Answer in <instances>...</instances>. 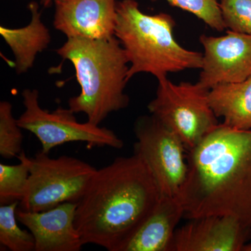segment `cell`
Here are the masks:
<instances>
[{
    "mask_svg": "<svg viewBox=\"0 0 251 251\" xmlns=\"http://www.w3.org/2000/svg\"><path fill=\"white\" fill-rule=\"evenodd\" d=\"M187 151L185 219L230 216L251 230V130L219 124Z\"/></svg>",
    "mask_w": 251,
    "mask_h": 251,
    "instance_id": "obj_1",
    "label": "cell"
},
{
    "mask_svg": "<svg viewBox=\"0 0 251 251\" xmlns=\"http://www.w3.org/2000/svg\"><path fill=\"white\" fill-rule=\"evenodd\" d=\"M161 198L140 155L117 158L97 170L77 202L75 225L82 243L122 251Z\"/></svg>",
    "mask_w": 251,
    "mask_h": 251,
    "instance_id": "obj_2",
    "label": "cell"
},
{
    "mask_svg": "<svg viewBox=\"0 0 251 251\" xmlns=\"http://www.w3.org/2000/svg\"><path fill=\"white\" fill-rule=\"evenodd\" d=\"M72 62L80 93L69 100V108L85 114L87 122L99 126L113 112L125 109L129 98L125 93L129 67L128 58L115 36L108 39L67 38L56 50Z\"/></svg>",
    "mask_w": 251,
    "mask_h": 251,
    "instance_id": "obj_3",
    "label": "cell"
},
{
    "mask_svg": "<svg viewBox=\"0 0 251 251\" xmlns=\"http://www.w3.org/2000/svg\"><path fill=\"white\" fill-rule=\"evenodd\" d=\"M115 36L130 64L128 80L145 73L157 80L170 73L201 69L202 52L189 50L175 39L176 23L171 15L145 14L135 0L117 1Z\"/></svg>",
    "mask_w": 251,
    "mask_h": 251,
    "instance_id": "obj_4",
    "label": "cell"
},
{
    "mask_svg": "<svg viewBox=\"0 0 251 251\" xmlns=\"http://www.w3.org/2000/svg\"><path fill=\"white\" fill-rule=\"evenodd\" d=\"M18 157L25 161L29 171L25 192L18 207L29 212L78 202L97 171L72 156L51 158L49 153L41 151L31 158L24 152Z\"/></svg>",
    "mask_w": 251,
    "mask_h": 251,
    "instance_id": "obj_5",
    "label": "cell"
},
{
    "mask_svg": "<svg viewBox=\"0 0 251 251\" xmlns=\"http://www.w3.org/2000/svg\"><path fill=\"white\" fill-rule=\"evenodd\" d=\"M209 89L197 82L175 84L158 80L156 97L149 103L151 115L176 133L187 151L219 125L209 103Z\"/></svg>",
    "mask_w": 251,
    "mask_h": 251,
    "instance_id": "obj_6",
    "label": "cell"
},
{
    "mask_svg": "<svg viewBox=\"0 0 251 251\" xmlns=\"http://www.w3.org/2000/svg\"><path fill=\"white\" fill-rule=\"evenodd\" d=\"M25 111L18 119L22 129L33 133L41 145V151L49 153L56 147L71 143H86L91 146L120 150L124 142L113 130L90 122H77L70 108L59 107L53 112L39 105V91L25 90L22 93Z\"/></svg>",
    "mask_w": 251,
    "mask_h": 251,
    "instance_id": "obj_7",
    "label": "cell"
},
{
    "mask_svg": "<svg viewBox=\"0 0 251 251\" xmlns=\"http://www.w3.org/2000/svg\"><path fill=\"white\" fill-rule=\"evenodd\" d=\"M134 132V153L150 168L161 196H179L188 171L187 150L179 137L151 115L139 117Z\"/></svg>",
    "mask_w": 251,
    "mask_h": 251,
    "instance_id": "obj_8",
    "label": "cell"
},
{
    "mask_svg": "<svg viewBox=\"0 0 251 251\" xmlns=\"http://www.w3.org/2000/svg\"><path fill=\"white\" fill-rule=\"evenodd\" d=\"M202 64L198 82L206 88L242 82L251 76V34L227 30L224 36L200 37Z\"/></svg>",
    "mask_w": 251,
    "mask_h": 251,
    "instance_id": "obj_9",
    "label": "cell"
},
{
    "mask_svg": "<svg viewBox=\"0 0 251 251\" xmlns=\"http://www.w3.org/2000/svg\"><path fill=\"white\" fill-rule=\"evenodd\" d=\"M251 233L230 216L189 219L175 231L172 251H241Z\"/></svg>",
    "mask_w": 251,
    "mask_h": 251,
    "instance_id": "obj_10",
    "label": "cell"
},
{
    "mask_svg": "<svg viewBox=\"0 0 251 251\" xmlns=\"http://www.w3.org/2000/svg\"><path fill=\"white\" fill-rule=\"evenodd\" d=\"M53 25L67 38L108 39L115 36L117 0H53Z\"/></svg>",
    "mask_w": 251,
    "mask_h": 251,
    "instance_id": "obj_11",
    "label": "cell"
},
{
    "mask_svg": "<svg viewBox=\"0 0 251 251\" xmlns=\"http://www.w3.org/2000/svg\"><path fill=\"white\" fill-rule=\"evenodd\" d=\"M77 202H64L39 212L16 209L18 222L35 240V251H80L83 247L75 227Z\"/></svg>",
    "mask_w": 251,
    "mask_h": 251,
    "instance_id": "obj_12",
    "label": "cell"
},
{
    "mask_svg": "<svg viewBox=\"0 0 251 251\" xmlns=\"http://www.w3.org/2000/svg\"><path fill=\"white\" fill-rule=\"evenodd\" d=\"M184 216V206L179 196H161L151 214L122 251H170L176 226Z\"/></svg>",
    "mask_w": 251,
    "mask_h": 251,
    "instance_id": "obj_13",
    "label": "cell"
},
{
    "mask_svg": "<svg viewBox=\"0 0 251 251\" xmlns=\"http://www.w3.org/2000/svg\"><path fill=\"white\" fill-rule=\"evenodd\" d=\"M28 9L31 18L25 27L18 29L0 27V34L14 54L15 69L19 75L32 68L36 55L47 49L51 41L49 29L41 21L39 4L31 1Z\"/></svg>",
    "mask_w": 251,
    "mask_h": 251,
    "instance_id": "obj_14",
    "label": "cell"
},
{
    "mask_svg": "<svg viewBox=\"0 0 251 251\" xmlns=\"http://www.w3.org/2000/svg\"><path fill=\"white\" fill-rule=\"evenodd\" d=\"M209 103L224 125L239 130H251V76L242 82L211 87Z\"/></svg>",
    "mask_w": 251,
    "mask_h": 251,
    "instance_id": "obj_15",
    "label": "cell"
},
{
    "mask_svg": "<svg viewBox=\"0 0 251 251\" xmlns=\"http://www.w3.org/2000/svg\"><path fill=\"white\" fill-rule=\"evenodd\" d=\"M18 204L19 202H14L0 206V244L11 251H35L33 234L18 226Z\"/></svg>",
    "mask_w": 251,
    "mask_h": 251,
    "instance_id": "obj_16",
    "label": "cell"
},
{
    "mask_svg": "<svg viewBox=\"0 0 251 251\" xmlns=\"http://www.w3.org/2000/svg\"><path fill=\"white\" fill-rule=\"evenodd\" d=\"M17 165L0 163V204L20 202L24 196L29 179L27 163L19 158Z\"/></svg>",
    "mask_w": 251,
    "mask_h": 251,
    "instance_id": "obj_17",
    "label": "cell"
},
{
    "mask_svg": "<svg viewBox=\"0 0 251 251\" xmlns=\"http://www.w3.org/2000/svg\"><path fill=\"white\" fill-rule=\"evenodd\" d=\"M22 128L12 114L9 101L0 102V155L6 159L18 156L22 151Z\"/></svg>",
    "mask_w": 251,
    "mask_h": 251,
    "instance_id": "obj_18",
    "label": "cell"
},
{
    "mask_svg": "<svg viewBox=\"0 0 251 251\" xmlns=\"http://www.w3.org/2000/svg\"><path fill=\"white\" fill-rule=\"evenodd\" d=\"M152 2L159 0H150ZM172 6L191 13L214 30L223 31L226 29L220 0H165Z\"/></svg>",
    "mask_w": 251,
    "mask_h": 251,
    "instance_id": "obj_19",
    "label": "cell"
},
{
    "mask_svg": "<svg viewBox=\"0 0 251 251\" xmlns=\"http://www.w3.org/2000/svg\"><path fill=\"white\" fill-rule=\"evenodd\" d=\"M226 29L251 34V0H220Z\"/></svg>",
    "mask_w": 251,
    "mask_h": 251,
    "instance_id": "obj_20",
    "label": "cell"
},
{
    "mask_svg": "<svg viewBox=\"0 0 251 251\" xmlns=\"http://www.w3.org/2000/svg\"><path fill=\"white\" fill-rule=\"evenodd\" d=\"M52 2H53V0H41V4L44 8L50 7Z\"/></svg>",
    "mask_w": 251,
    "mask_h": 251,
    "instance_id": "obj_21",
    "label": "cell"
},
{
    "mask_svg": "<svg viewBox=\"0 0 251 251\" xmlns=\"http://www.w3.org/2000/svg\"><path fill=\"white\" fill-rule=\"evenodd\" d=\"M243 251H251V244H247L244 246Z\"/></svg>",
    "mask_w": 251,
    "mask_h": 251,
    "instance_id": "obj_22",
    "label": "cell"
}]
</instances>
